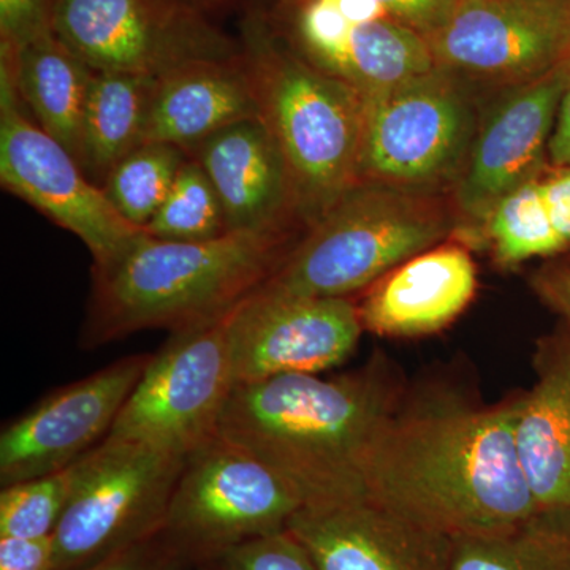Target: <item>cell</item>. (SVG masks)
Here are the masks:
<instances>
[{"label": "cell", "mask_w": 570, "mask_h": 570, "mask_svg": "<svg viewBox=\"0 0 570 570\" xmlns=\"http://www.w3.org/2000/svg\"><path fill=\"white\" fill-rule=\"evenodd\" d=\"M302 508L264 461L216 436L186 456L163 532L197 568L214 553L287 530Z\"/></svg>", "instance_id": "ba28073f"}, {"label": "cell", "mask_w": 570, "mask_h": 570, "mask_svg": "<svg viewBox=\"0 0 570 570\" xmlns=\"http://www.w3.org/2000/svg\"><path fill=\"white\" fill-rule=\"evenodd\" d=\"M52 31L96 71L160 77L243 52L242 41L178 0H56Z\"/></svg>", "instance_id": "30bf717a"}, {"label": "cell", "mask_w": 570, "mask_h": 570, "mask_svg": "<svg viewBox=\"0 0 570 570\" xmlns=\"http://www.w3.org/2000/svg\"><path fill=\"white\" fill-rule=\"evenodd\" d=\"M483 224L501 266L520 265L566 249L543 202L540 178H532L504 195Z\"/></svg>", "instance_id": "484cf974"}, {"label": "cell", "mask_w": 570, "mask_h": 570, "mask_svg": "<svg viewBox=\"0 0 570 570\" xmlns=\"http://www.w3.org/2000/svg\"><path fill=\"white\" fill-rule=\"evenodd\" d=\"M184 6L193 7V9L206 13L214 9H223V7L232 6V3L242 2V0H178Z\"/></svg>", "instance_id": "8d00e7d4"}, {"label": "cell", "mask_w": 570, "mask_h": 570, "mask_svg": "<svg viewBox=\"0 0 570 570\" xmlns=\"http://www.w3.org/2000/svg\"><path fill=\"white\" fill-rule=\"evenodd\" d=\"M0 59L10 63L22 104L41 129L81 165L82 119L94 71L55 32L17 48L0 43Z\"/></svg>", "instance_id": "7402d4cb"}, {"label": "cell", "mask_w": 570, "mask_h": 570, "mask_svg": "<svg viewBox=\"0 0 570 570\" xmlns=\"http://www.w3.org/2000/svg\"><path fill=\"white\" fill-rule=\"evenodd\" d=\"M157 77L94 71L82 119L85 174L102 187L115 165L142 145Z\"/></svg>", "instance_id": "603a6c76"}, {"label": "cell", "mask_w": 570, "mask_h": 570, "mask_svg": "<svg viewBox=\"0 0 570 570\" xmlns=\"http://www.w3.org/2000/svg\"><path fill=\"white\" fill-rule=\"evenodd\" d=\"M195 570H317L287 530L246 540L198 562Z\"/></svg>", "instance_id": "f1b7e54d"}, {"label": "cell", "mask_w": 570, "mask_h": 570, "mask_svg": "<svg viewBox=\"0 0 570 570\" xmlns=\"http://www.w3.org/2000/svg\"><path fill=\"white\" fill-rule=\"evenodd\" d=\"M393 20L423 37L441 28L455 0H379Z\"/></svg>", "instance_id": "d6a6232c"}, {"label": "cell", "mask_w": 570, "mask_h": 570, "mask_svg": "<svg viewBox=\"0 0 570 570\" xmlns=\"http://www.w3.org/2000/svg\"><path fill=\"white\" fill-rule=\"evenodd\" d=\"M186 456L104 439L73 463V487L52 532L55 570H81L164 528Z\"/></svg>", "instance_id": "8992f818"}, {"label": "cell", "mask_w": 570, "mask_h": 570, "mask_svg": "<svg viewBox=\"0 0 570 570\" xmlns=\"http://www.w3.org/2000/svg\"><path fill=\"white\" fill-rule=\"evenodd\" d=\"M56 549L47 538H0V570H55Z\"/></svg>", "instance_id": "1f68e13d"}, {"label": "cell", "mask_w": 570, "mask_h": 570, "mask_svg": "<svg viewBox=\"0 0 570 570\" xmlns=\"http://www.w3.org/2000/svg\"><path fill=\"white\" fill-rule=\"evenodd\" d=\"M189 153L168 142H142L115 165L102 189L116 212L142 228L170 194Z\"/></svg>", "instance_id": "d4e9b609"}, {"label": "cell", "mask_w": 570, "mask_h": 570, "mask_svg": "<svg viewBox=\"0 0 570 570\" xmlns=\"http://www.w3.org/2000/svg\"><path fill=\"white\" fill-rule=\"evenodd\" d=\"M404 393L384 356L335 377L266 379L235 387L217 436L264 461L303 508L346 504L367 498L371 452Z\"/></svg>", "instance_id": "7a4b0ae2"}, {"label": "cell", "mask_w": 570, "mask_h": 570, "mask_svg": "<svg viewBox=\"0 0 570 570\" xmlns=\"http://www.w3.org/2000/svg\"><path fill=\"white\" fill-rule=\"evenodd\" d=\"M540 298L570 324V266H549L532 279Z\"/></svg>", "instance_id": "e575fe53"}, {"label": "cell", "mask_w": 570, "mask_h": 570, "mask_svg": "<svg viewBox=\"0 0 570 570\" xmlns=\"http://www.w3.org/2000/svg\"><path fill=\"white\" fill-rule=\"evenodd\" d=\"M450 570H570V524L538 517L505 534L455 539Z\"/></svg>", "instance_id": "cb8c5ba5"}, {"label": "cell", "mask_w": 570, "mask_h": 570, "mask_svg": "<svg viewBox=\"0 0 570 570\" xmlns=\"http://www.w3.org/2000/svg\"><path fill=\"white\" fill-rule=\"evenodd\" d=\"M230 313L171 333L105 439L187 456L216 438L235 390Z\"/></svg>", "instance_id": "52a82bcc"}, {"label": "cell", "mask_w": 570, "mask_h": 570, "mask_svg": "<svg viewBox=\"0 0 570 570\" xmlns=\"http://www.w3.org/2000/svg\"><path fill=\"white\" fill-rule=\"evenodd\" d=\"M551 163L560 168L570 167V80L562 96L557 122L549 142Z\"/></svg>", "instance_id": "d590c367"}, {"label": "cell", "mask_w": 570, "mask_h": 570, "mask_svg": "<svg viewBox=\"0 0 570 570\" xmlns=\"http://www.w3.org/2000/svg\"><path fill=\"white\" fill-rule=\"evenodd\" d=\"M478 292V268L466 247L448 243L414 255L371 285L358 303L366 332L414 337L441 332Z\"/></svg>", "instance_id": "d6986e66"}, {"label": "cell", "mask_w": 570, "mask_h": 570, "mask_svg": "<svg viewBox=\"0 0 570 570\" xmlns=\"http://www.w3.org/2000/svg\"><path fill=\"white\" fill-rule=\"evenodd\" d=\"M363 104L358 183L425 190L460 174L474 116L455 75L436 69Z\"/></svg>", "instance_id": "9c48e42d"}, {"label": "cell", "mask_w": 570, "mask_h": 570, "mask_svg": "<svg viewBox=\"0 0 570 570\" xmlns=\"http://www.w3.org/2000/svg\"><path fill=\"white\" fill-rule=\"evenodd\" d=\"M239 41L258 118L287 163L307 230L358 183L363 96L296 55L262 13L247 14Z\"/></svg>", "instance_id": "277c9868"}, {"label": "cell", "mask_w": 570, "mask_h": 570, "mask_svg": "<svg viewBox=\"0 0 570 570\" xmlns=\"http://www.w3.org/2000/svg\"><path fill=\"white\" fill-rule=\"evenodd\" d=\"M363 332L358 305L351 298L258 288L228 317L235 387L343 365Z\"/></svg>", "instance_id": "4fadbf2b"}, {"label": "cell", "mask_w": 570, "mask_h": 570, "mask_svg": "<svg viewBox=\"0 0 570 570\" xmlns=\"http://www.w3.org/2000/svg\"><path fill=\"white\" fill-rule=\"evenodd\" d=\"M10 63L0 59V183L88 246L94 266L110 264L145 232L116 212L102 187L21 108Z\"/></svg>", "instance_id": "8fae6325"}, {"label": "cell", "mask_w": 570, "mask_h": 570, "mask_svg": "<svg viewBox=\"0 0 570 570\" xmlns=\"http://www.w3.org/2000/svg\"><path fill=\"white\" fill-rule=\"evenodd\" d=\"M452 228V216L425 190L360 181L307 228L261 288L351 298L438 246Z\"/></svg>", "instance_id": "5b68a950"}, {"label": "cell", "mask_w": 570, "mask_h": 570, "mask_svg": "<svg viewBox=\"0 0 570 570\" xmlns=\"http://www.w3.org/2000/svg\"><path fill=\"white\" fill-rule=\"evenodd\" d=\"M56 0H0V43L20 48L52 33Z\"/></svg>", "instance_id": "f546056e"}, {"label": "cell", "mask_w": 570, "mask_h": 570, "mask_svg": "<svg viewBox=\"0 0 570 570\" xmlns=\"http://www.w3.org/2000/svg\"><path fill=\"white\" fill-rule=\"evenodd\" d=\"M142 232L167 242H205L228 234L219 195L205 168L190 154L179 168L170 194Z\"/></svg>", "instance_id": "4316f807"}, {"label": "cell", "mask_w": 570, "mask_h": 570, "mask_svg": "<svg viewBox=\"0 0 570 570\" xmlns=\"http://www.w3.org/2000/svg\"><path fill=\"white\" fill-rule=\"evenodd\" d=\"M154 354L127 355L63 385L3 426L2 487L71 466L110 434Z\"/></svg>", "instance_id": "5bb4252c"}, {"label": "cell", "mask_w": 570, "mask_h": 570, "mask_svg": "<svg viewBox=\"0 0 570 570\" xmlns=\"http://www.w3.org/2000/svg\"><path fill=\"white\" fill-rule=\"evenodd\" d=\"M287 531L317 570H450L453 540L373 501L303 508Z\"/></svg>", "instance_id": "e0dca14e"}, {"label": "cell", "mask_w": 570, "mask_h": 570, "mask_svg": "<svg viewBox=\"0 0 570 570\" xmlns=\"http://www.w3.org/2000/svg\"><path fill=\"white\" fill-rule=\"evenodd\" d=\"M517 396L515 444L539 517L570 524V336L546 341Z\"/></svg>", "instance_id": "ffe728a7"}, {"label": "cell", "mask_w": 570, "mask_h": 570, "mask_svg": "<svg viewBox=\"0 0 570 570\" xmlns=\"http://www.w3.org/2000/svg\"><path fill=\"white\" fill-rule=\"evenodd\" d=\"M517 397L404 393L366 469V497L448 538H490L538 519L515 444Z\"/></svg>", "instance_id": "6da1fadb"}, {"label": "cell", "mask_w": 570, "mask_h": 570, "mask_svg": "<svg viewBox=\"0 0 570 570\" xmlns=\"http://www.w3.org/2000/svg\"><path fill=\"white\" fill-rule=\"evenodd\" d=\"M543 202L566 247L570 246V167L540 178Z\"/></svg>", "instance_id": "836d02e7"}, {"label": "cell", "mask_w": 570, "mask_h": 570, "mask_svg": "<svg viewBox=\"0 0 570 570\" xmlns=\"http://www.w3.org/2000/svg\"><path fill=\"white\" fill-rule=\"evenodd\" d=\"M189 154L219 195L227 232L291 230L299 223L287 163L258 116L225 127Z\"/></svg>", "instance_id": "ac0fdd59"}, {"label": "cell", "mask_w": 570, "mask_h": 570, "mask_svg": "<svg viewBox=\"0 0 570 570\" xmlns=\"http://www.w3.org/2000/svg\"><path fill=\"white\" fill-rule=\"evenodd\" d=\"M257 116L243 52L227 61L190 62L157 77L142 142L190 153L225 127Z\"/></svg>", "instance_id": "44dd1931"}, {"label": "cell", "mask_w": 570, "mask_h": 570, "mask_svg": "<svg viewBox=\"0 0 570 570\" xmlns=\"http://www.w3.org/2000/svg\"><path fill=\"white\" fill-rule=\"evenodd\" d=\"M296 242L292 230L228 232L205 242L142 234L110 264L92 265L81 347L142 330L181 332L224 316L275 275Z\"/></svg>", "instance_id": "3957f363"}, {"label": "cell", "mask_w": 570, "mask_h": 570, "mask_svg": "<svg viewBox=\"0 0 570 570\" xmlns=\"http://www.w3.org/2000/svg\"><path fill=\"white\" fill-rule=\"evenodd\" d=\"M73 487V464L21 482L0 493V538H47L61 520Z\"/></svg>", "instance_id": "83f0119b"}, {"label": "cell", "mask_w": 570, "mask_h": 570, "mask_svg": "<svg viewBox=\"0 0 570 570\" xmlns=\"http://www.w3.org/2000/svg\"><path fill=\"white\" fill-rule=\"evenodd\" d=\"M281 21L296 55L362 96L439 69L425 37L393 18L347 22L317 0H285Z\"/></svg>", "instance_id": "2e32d148"}, {"label": "cell", "mask_w": 570, "mask_h": 570, "mask_svg": "<svg viewBox=\"0 0 570 570\" xmlns=\"http://www.w3.org/2000/svg\"><path fill=\"white\" fill-rule=\"evenodd\" d=\"M569 80L570 59L542 77L512 86L494 105L460 171L456 204L461 213L485 223L504 195L538 178Z\"/></svg>", "instance_id": "9a60e30c"}, {"label": "cell", "mask_w": 570, "mask_h": 570, "mask_svg": "<svg viewBox=\"0 0 570 570\" xmlns=\"http://www.w3.org/2000/svg\"><path fill=\"white\" fill-rule=\"evenodd\" d=\"M81 570H195V564L160 530L153 538Z\"/></svg>", "instance_id": "4dcf8cb0"}, {"label": "cell", "mask_w": 570, "mask_h": 570, "mask_svg": "<svg viewBox=\"0 0 570 570\" xmlns=\"http://www.w3.org/2000/svg\"><path fill=\"white\" fill-rule=\"evenodd\" d=\"M439 69L515 86L570 59V0H455L426 37Z\"/></svg>", "instance_id": "7c38bea8"}]
</instances>
